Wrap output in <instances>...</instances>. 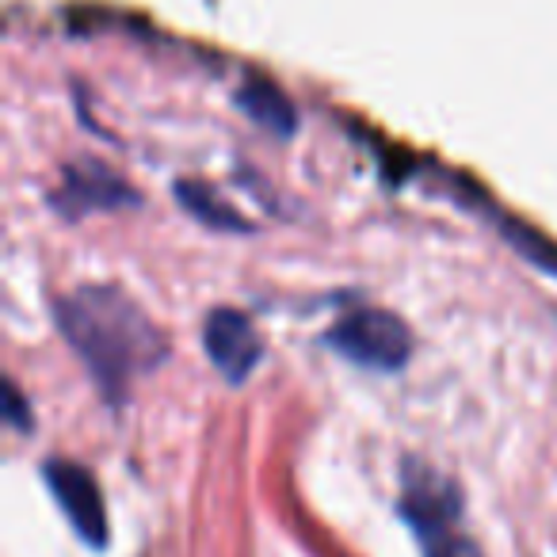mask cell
Instances as JSON below:
<instances>
[{
    "label": "cell",
    "mask_w": 557,
    "mask_h": 557,
    "mask_svg": "<svg viewBox=\"0 0 557 557\" xmlns=\"http://www.w3.org/2000/svg\"><path fill=\"white\" fill-rule=\"evenodd\" d=\"M202 344H207V356L225 379L237 386L248 374L256 371L263 356L260 333L252 329V321L237 310H214L207 318V329H202Z\"/></svg>",
    "instance_id": "cell-4"
},
{
    "label": "cell",
    "mask_w": 557,
    "mask_h": 557,
    "mask_svg": "<svg viewBox=\"0 0 557 557\" xmlns=\"http://www.w3.org/2000/svg\"><path fill=\"white\" fill-rule=\"evenodd\" d=\"M329 344L367 371H401L409 363L412 336L401 318L386 310H356L344 321H336Z\"/></svg>",
    "instance_id": "cell-2"
},
{
    "label": "cell",
    "mask_w": 557,
    "mask_h": 557,
    "mask_svg": "<svg viewBox=\"0 0 557 557\" xmlns=\"http://www.w3.org/2000/svg\"><path fill=\"white\" fill-rule=\"evenodd\" d=\"M126 187L119 184L111 172H103L100 164H85V169H70L65 172V187L58 207L77 214V210H92V207H119L126 202Z\"/></svg>",
    "instance_id": "cell-5"
},
{
    "label": "cell",
    "mask_w": 557,
    "mask_h": 557,
    "mask_svg": "<svg viewBox=\"0 0 557 557\" xmlns=\"http://www.w3.org/2000/svg\"><path fill=\"white\" fill-rule=\"evenodd\" d=\"M42 478H47L50 493H54L58 508L65 511V519L73 523V531L88 542V546L103 549L108 546V504L96 485V478L77 462H65V458H50L42 466Z\"/></svg>",
    "instance_id": "cell-3"
},
{
    "label": "cell",
    "mask_w": 557,
    "mask_h": 557,
    "mask_svg": "<svg viewBox=\"0 0 557 557\" xmlns=\"http://www.w3.org/2000/svg\"><path fill=\"white\" fill-rule=\"evenodd\" d=\"M4 412H9V424L16 428V432H27L32 428V412L24 409V401H20V389L12 386H4Z\"/></svg>",
    "instance_id": "cell-9"
},
{
    "label": "cell",
    "mask_w": 557,
    "mask_h": 557,
    "mask_svg": "<svg viewBox=\"0 0 557 557\" xmlns=\"http://www.w3.org/2000/svg\"><path fill=\"white\" fill-rule=\"evenodd\" d=\"M458 523L447 527H432V531L417 534L420 546H424V557H481V549L466 539L462 531H455Z\"/></svg>",
    "instance_id": "cell-8"
},
{
    "label": "cell",
    "mask_w": 557,
    "mask_h": 557,
    "mask_svg": "<svg viewBox=\"0 0 557 557\" xmlns=\"http://www.w3.org/2000/svg\"><path fill=\"white\" fill-rule=\"evenodd\" d=\"M176 195H180V202L199 218V222L214 225V230H245V222H240V218L233 214V210L225 207L214 191H207L202 184H180Z\"/></svg>",
    "instance_id": "cell-7"
},
{
    "label": "cell",
    "mask_w": 557,
    "mask_h": 557,
    "mask_svg": "<svg viewBox=\"0 0 557 557\" xmlns=\"http://www.w3.org/2000/svg\"><path fill=\"white\" fill-rule=\"evenodd\" d=\"M237 103L248 111V119L252 123H260L263 131L271 134H295L298 119H295V103L287 100V96L278 92L275 85H263V81H252V85H245L237 92Z\"/></svg>",
    "instance_id": "cell-6"
},
{
    "label": "cell",
    "mask_w": 557,
    "mask_h": 557,
    "mask_svg": "<svg viewBox=\"0 0 557 557\" xmlns=\"http://www.w3.org/2000/svg\"><path fill=\"white\" fill-rule=\"evenodd\" d=\"M58 329L111 401L126 394L134 374L149 371L164 356L161 329L115 287H81L77 295L62 298Z\"/></svg>",
    "instance_id": "cell-1"
}]
</instances>
